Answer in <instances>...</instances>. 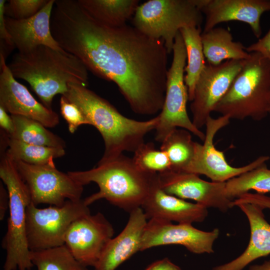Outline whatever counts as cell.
<instances>
[{
	"label": "cell",
	"instance_id": "obj_40",
	"mask_svg": "<svg viewBox=\"0 0 270 270\" xmlns=\"http://www.w3.org/2000/svg\"><path fill=\"white\" fill-rule=\"evenodd\" d=\"M268 112V114H270V92Z\"/></svg>",
	"mask_w": 270,
	"mask_h": 270
},
{
	"label": "cell",
	"instance_id": "obj_18",
	"mask_svg": "<svg viewBox=\"0 0 270 270\" xmlns=\"http://www.w3.org/2000/svg\"><path fill=\"white\" fill-rule=\"evenodd\" d=\"M55 0H48L34 16L17 20L5 16V24L12 40L20 52H26L40 46L64 50L53 37L50 19Z\"/></svg>",
	"mask_w": 270,
	"mask_h": 270
},
{
	"label": "cell",
	"instance_id": "obj_13",
	"mask_svg": "<svg viewBox=\"0 0 270 270\" xmlns=\"http://www.w3.org/2000/svg\"><path fill=\"white\" fill-rule=\"evenodd\" d=\"M114 232L112 226L102 213H90L71 224L64 244L80 264L94 267Z\"/></svg>",
	"mask_w": 270,
	"mask_h": 270
},
{
	"label": "cell",
	"instance_id": "obj_33",
	"mask_svg": "<svg viewBox=\"0 0 270 270\" xmlns=\"http://www.w3.org/2000/svg\"><path fill=\"white\" fill-rule=\"evenodd\" d=\"M6 2L4 0H0V52H3L5 48L4 54H3L6 59V49L8 52L12 50L15 46L7 30L5 24V16H4V6Z\"/></svg>",
	"mask_w": 270,
	"mask_h": 270
},
{
	"label": "cell",
	"instance_id": "obj_35",
	"mask_svg": "<svg viewBox=\"0 0 270 270\" xmlns=\"http://www.w3.org/2000/svg\"><path fill=\"white\" fill-rule=\"evenodd\" d=\"M248 53L258 52L270 62V29L262 38L246 48Z\"/></svg>",
	"mask_w": 270,
	"mask_h": 270
},
{
	"label": "cell",
	"instance_id": "obj_39",
	"mask_svg": "<svg viewBox=\"0 0 270 270\" xmlns=\"http://www.w3.org/2000/svg\"><path fill=\"white\" fill-rule=\"evenodd\" d=\"M248 270H270V260L265 261L260 264L250 266Z\"/></svg>",
	"mask_w": 270,
	"mask_h": 270
},
{
	"label": "cell",
	"instance_id": "obj_16",
	"mask_svg": "<svg viewBox=\"0 0 270 270\" xmlns=\"http://www.w3.org/2000/svg\"><path fill=\"white\" fill-rule=\"evenodd\" d=\"M0 54V106L11 115H18L36 120L46 128L60 122L59 116L52 109L38 102L28 88L19 83Z\"/></svg>",
	"mask_w": 270,
	"mask_h": 270
},
{
	"label": "cell",
	"instance_id": "obj_28",
	"mask_svg": "<svg viewBox=\"0 0 270 270\" xmlns=\"http://www.w3.org/2000/svg\"><path fill=\"white\" fill-rule=\"evenodd\" d=\"M251 190L270 192V169L266 164L225 182L226 196L232 202Z\"/></svg>",
	"mask_w": 270,
	"mask_h": 270
},
{
	"label": "cell",
	"instance_id": "obj_4",
	"mask_svg": "<svg viewBox=\"0 0 270 270\" xmlns=\"http://www.w3.org/2000/svg\"><path fill=\"white\" fill-rule=\"evenodd\" d=\"M67 173L83 186L92 182L98 184L99 190L84 199L88 206L105 199L129 213L141 208L158 179V174L140 170L132 158L124 154L89 170Z\"/></svg>",
	"mask_w": 270,
	"mask_h": 270
},
{
	"label": "cell",
	"instance_id": "obj_7",
	"mask_svg": "<svg viewBox=\"0 0 270 270\" xmlns=\"http://www.w3.org/2000/svg\"><path fill=\"white\" fill-rule=\"evenodd\" d=\"M202 22L199 0H150L138 6L132 23L148 36L162 40L170 54L180 29L200 27Z\"/></svg>",
	"mask_w": 270,
	"mask_h": 270
},
{
	"label": "cell",
	"instance_id": "obj_10",
	"mask_svg": "<svg viewBox=\"0 0 270 270\" xmlns=\"http://www.w3.org/2000/svg\"><path fill=\"white\" fill-rule=\"evenodd\" d=\"M14 162L34 205L62 206L68 200L82 199L84 186L68 173L58 170L55 164L34 165L19 160Z\"/></svg>",
	"mask_w": 270,
	"mask_h": 270
},
{
	"label": "cell",
	"instance_id": "obj_25",
	"mask_svg": "<svg viewBox=\"0 0 270 270\" xmlns=\"http://www.w3.org/2000/svg\"><path fill=\"white\" fill-rule=\"evenodd\" d=\"M201 28L190 26L180 30L182 37L187 56V65L184 68L185 84L188 88V100L192 101L196 82L206 66L201 38Z\"/></svg>",
	"mask_w": 270,
	"mask_h": 270
},
{
	"label": "cell",
	"instance_id": "obj_17",
	"mask_svg": "<svg viewBox=\"0 0 270 270\" xmlns=\"http://www.w3.org/2000/svg\"><path fill=\"white\" fill-rule=\"evenodd\" d=\"M200 10L206 16L203 32L220 23L236 20L248 24L260 38L261 16L270 12V0H202Z\"/></svg>",
	"mask_w": 270,
	"mask_h": 270
},
{
	"label": "cell",
	"instance_id": "obj_24",
	"mask_svg": "<svg viewBox=\"0 0 270 270\" xmlns=\"http://www.w3.org/2000/svg\"><path fill=\"white\" fill-rule=\"evenodd\" d=\"M200 144L192 140L189 131L176 128L162 142L160 150L168 158L170 170L184 172L194 160Z\"/></svg>",
	"mask_w": 270,
	"mask_h": 270
},
{
	"label": "cell",
	"instance_id": "obj_5",
	"mask_svg": "<svg viewBox=\"0 0 270 270\" xmlns=\"http://www.w3.org/2000/svg\"><path fill=\"white\" fill-rule=\"evenodd\" d=\"M250 54L214 110L230 119L260 120L268 114L270 62L259 53Z\"/></svg>",
	"mask_w": 270,
	"mask_h": 270
},
{
	"label": "cell",
	"instance_id": "obj_3",
	"mask_svg": "<svg viewBox=\"0 0 270 270\" xmlns=\"http://www.w3.org/2000/svg\"><path fill=\"white\" fill-rule=\"evenodd\" d=\"M8 66L14 78L27 82L43 104L50 109L54 96L65 94L68 84L85 86L88 84V69L79 58L46 46L18 52Z\"/></svg>",
	"mask_w": 270,
	"mask_h": 270
},
{
	"label": "cell",
	"instance_id": "obj_36",
	"mask_svg": "<svg viewBox=\"0 0 270 270\" xmlns=\"http://www.w3.org/2000/svg\"><path fill=\"white\" fill-rule=\"evenodd\" d=\"M0 128L8 136L14 133V126L13 120L5 110L0 106Z\"/></svg>",
	"mask_w": 270,
	"mask_h": 270
},
{
	"label": "cell",
	"instance_id": "obj_34",
	"mask_svg": "<svg viewBox=\"0 0 270 270\" xmlns=\"http://www.w3.org/2000/svg\"><path fill=\"white\" fill-rule=\"evenodd\" d=\"M244 203H249L256 204L264 209H270V197L262 194L251 192L245 193L238 198L235 199L232 204V207Z\"/></svg>",
	"mask_w": 270,
	"mask_h": 270
},
{
	"label": "cell",
	"instance_id": "obj_30",
	"mask_svg": "<svg viewBox=\"0 0 270 270\" xmlns=\"http://www.w3.org/2000/svg\"><path fill=\"white\" fill-rule=\"evenodd\" d=\"M136 166L140 170L149 173L160 174L170 169L166 154L156 148L152 142H144L134 152L132 158Z\"/></svg>",
	"mask_w": 270,
	"mask_h": 270
},
{
	"label": "cell",
	"instance_id": "obj_19",
	"mask_svg": "<svg viewBox=\"0 0 270 270\" xmlns=\"http://www.w3.org/2000/svg\"><path fill=\"white\" fill-rule=\"evenodd\" d=\"M141 208L148 220L156 218L180 224L202 222L208 214L205 206L164 192L160 186L158 176Z\"/></svg>",
	"mask_w": 270,
	"mask_h": 270
},
{
	"label": "cell",
	"instance_id": "obj_26",
	"mask_svg": "<svg viewBox=\"0 0 270 270\" xmlns=\"http://www.w3.org/2000/svg\"><path fill=\"white\" fill-rule=\"evenodd\" d=\"M1 132L7 145L6 152L14 160L34 165H54V160L65 154L64 148L24 143L9 137L3 130Z\"/></svg>",
	"mask_w": 270,
	"mask_h": 270
},
{
	"label": "cell",
	"instance_id": "obj_29",
	"mask_svg": "<svg viewBox=\"0 0 270 270\" xmlns=\"http://www.w3.org/2000/svg\"><path fill=\"white\" fill-rule=\"evenodd\" d=\"M30 258L38 270H89L76 259L64 244L30 251Z\"/></svg>",
	"mask_w": 270,
	"mask_h": 270
},
{
	"label": "cell",
	"instance_id": "obj_15",
	"mask_svg": "<svg viewBox=\"0 0 270 270\" xmlns=\"http://www.w3.org/2000/svg\"><path fill=\"white\" fill-rule=\"evenodd\" d=\"M158 176L160 188L169 194L222 212L232 208V202L226 196L225 182H210L196 174L171 170L158 174Z\"/></svg>",
	"mask_w": 270,
	"mask_h": 270
},
{
	"label": "cell",
	"instance_id": "obj_37",
	"mask_svg": "<svg viewBox=\"0 0 270 270\" xmlns=\"http://www.w3.org/2000/svg\"><path fill=\"white\" fill-rule=\"evenodd\" d=\"M144 270H182L177 265L166 258L149 265Z\"/></svg>",
	"mask_w": 270,
	"mask_h": 270
},
{
	"label": "cell",
	"instance_id": "obj_23",
	"mask_svg": "<svg viewBox=\"0 0 270 270\" xmlns=\"http://www.w3.org/2000/svg\"><path fill=\"white\" fill-rule=\"evenodd\" d=\"M94 20L110 27H120L134 14L138 0H77Z\"/></svg>",
	"mask_w": 270,
	"mask_h": 270
},
{
	"label": "cell",
	"instance_id": "obj_32",
	"mask_svg": "<svg viewBox=\"0 0 270 270\" xmlns=\"http://www.w3.org/2000/svg\"><path fill=\"white\" fill-rule=\"evenodd\" d=\"M60 114L68 124L69 132L74 134L82 124H90L80 108L62 95L60 99Z\"/></svg>",
	"mask_w": 270,
	"mask_h": 270
},
{
	"label": "cell",
	"instance_id": "obj_22",
	"mask_svg": "<svg viewBox=\"0 0 270 270\" xmlns=\"http://www.w3.org/2000/svg\"><path fill=\"white\" fill-rule=\"evenodd\" d=\"M204 57L209 64L218 66L224 60H246L250 55L239 42L233 40L228 30L214 28L201 34Z\"/></svg>",
	"mask_w": 270,
	"mask_h": 270
},
{
	"label": "cell",
	"instance_id": "obj_12",
	"mask_svg": "<svg viewBox=\"0 0 270 270\" xmlns=\"http://www.w3.org/2000/svg\"><path fill=\"white\" fill-rule=\"evenodd\" d=\"M244 62L245 60H228L218 66H206L196 85L190 105L192 122L197 128L205 126Z\"/></svg>",
	"mask_w": 270,
	"mask_h": 270
},
{
	"label": "cell",
	"instance_id": "obj_20",
	"mask_svg": "<svg viewBox=\"0 0 270 270\" xmlns=\"http://www.w3.org/2000/svg\"><path fill=\"white\" fill-rule=\"evenodd\" d=\"M148 220L141 208L130 212L126 226L108 242L94 270H115L136 252H140Z\"/></svg>",
	"mask_w": 270,
	"mask_h": 270
},
{
	"label": "cell",
	"instance_id": "obj_11",
	"mask_svg": "<svg viewBox=\"0 0 270 270\" xmlns=\"http://www.w3.org/2000/svg\"><path fill=\"white\" fill-rule=\"evenodd\" d=\"M230 120L227 116L208 118L204 144H200L194 160L184 172L203 174L212 182H222L260 166L269 160L268 156H262L242 166L234 167L228 164L223 152L214 146V139L216 134L229 124Z\"/></svg>",
	"mask_w": 270,
	"mask_h": 270
},
{
	"label": "cell",
	"instance_id": "obj_2",
	"mask_svg": "<svg viewBox=\"0 0 270 270\" xmlns=\"http://www.w3.org/2000/svg\"><path fill=\"white\" fill-rule=\"evenodd\" d=\"M62 96L80 108L90 125L96 128L102 136L104 152L97 164L112 161L125 151L134 152L159 122L158 115L146 121L128 118L82 84H68V90Z\"/></svg>",
	"mask_w": 270,
	"mask_h": 270
},
{
	"label": "cell",
	"instance_id": "obj_38",
	"mask_svg": "<svg viewBox=\"0 0 270 270\" xmlns=\"http://www.w3.org/2000/svg\"><path fill=\"white\" fill-rule=\"evenodd\" d=\"M9 208V196L8 190L0 184V220H2Z\"/></svg>",
	"mask_w": 270,
	"mask_h": 270
},
{
	"label": "cell",
	"instance_id": "obj_9",
	"mask_svg": "<svg viewBox=\"0 0 270 270\" xmlns=\"http://www.w3.org/2000/svg\"><path fill=\"white\" fill-rule=\"evenodd\" d=\"M90 213L84 200H68L62 206L40 208L31 202L26 210V230L30 251L64 244L66 232L79 217Z\"/></svg>",
	"mask_w": 270,
	"mask_h": 270
},
{
	"label": "cell",
	"instance_id": "obj_8",
	"mask_svg": "<svg viewBox=\"0 0 270 270\" xmlns=\"http://www.w3.org/2000/svg\"><path fill=\"white\" fill-rule=\"evenodd\" d=\"M172 52L173 59L167 74L164 102L158 114L159 122L155 130V140L162 143L178 127L189 131L204 141L205 134L194 124L187 112L188 94L184 76L187 56L180 32L176 36Z\"/></svg>",
	"mask_w": 270,
	"mask_h": 270
},
{
	"label": "cell",
	"instance_id": "obj_27",
	"mask_svg": "<svg viewBox=\"0 0 270 270\" xmlns=\"http://www.w3.org/2000/svg\"><path fill=\"white\" fill-rule=\"evenodd\" d=\"M10 116L14 130L12 135L8 136L9 137L30 144L64 148L66 147L62 138L48 130L41 123L21 116Z\"/></svg>",
	"mask_w": 270,
	"mask_h": 270
},
{
	"label": "cell",
	"instance_id": "obj_31",
	"mask_svg": "<svg viewBox=\"0 0 270 270\" xmlns=\"http://www.w3.org/2000/svg\"><path fill=\"white\" fill-rule=\"evenodd\" d=\"M48 0H10L4 6V16L17 20L30 18L39 12Z\"/></svg>",
	"mask_w": 270,
	"mask_h": 270
},
{
	"label": "cell",
	"instance_id": "obj_14",
	"mask_svg": "<svg viewBox=\"0 0 270 270\" xmlns=\"http://www.w3.org/2000/svg\"><path fill=\"white\" fill-rule=\"evenodd\" d=\"M219 234L217 228L205 232L191 224H174L170 222L151 218L148 220L144 231L140 251L158 246L179 244L194 254H212Z\"/></svg>",
	"mask_w": 270,
	"mask_h": 270
},
{
	"label": "cell",
	"instance_id": "obj_6",
	"mask_svg": "<svg viewBox=\"0 0 270 270\" xmlns=\"http://www.w3.org/2000/svg\"><path fill=\"white\" fill-rule=\"evenodd\" d=\"M0 178L9 196L8 229L2 240L6 251L4 270H30V258L26 235V210L32 202L28 189L18 172L14 160L6 152L1 154Z\"/></svg>",
	"mask_w": 270,
	"mask_h": 270
},
{
	"label": "cell",
	"instance_id": "obj_21",
	"mask_svg": "<svg viewBox=\"0 0 270 270\" xmlns=\"http://www.w3.org/2000/svg\"><path fill=\"white\" fill-rule=\"evenodd\" d=\"M236 206L248 219L250 230L249 243L245 250L236 258L212 270H242L254 260L270 254V224L265 219L264 208L249 203Z\"/></svg>",
	"mask_w": 270,
	"mask_h": 270
},
{
	"label": "cell",
	"instance_id": "obj_1",
	"mask_svg": "<svg viewBox=\"0 0 270 270\" xmlns=\"http://www.w3.org/2000/svg\"><path fill=\"white\" fill-rule=\"evenodd\" d=\"M53 36L88 70L114 82L134 112L152 115L162 110L168 54L162 40L152 38L126 24L104 26L78 4L61 14Z\"/></svg>",
	"mask_w": 270,
	"mask_h": 270
}]
</instances>
